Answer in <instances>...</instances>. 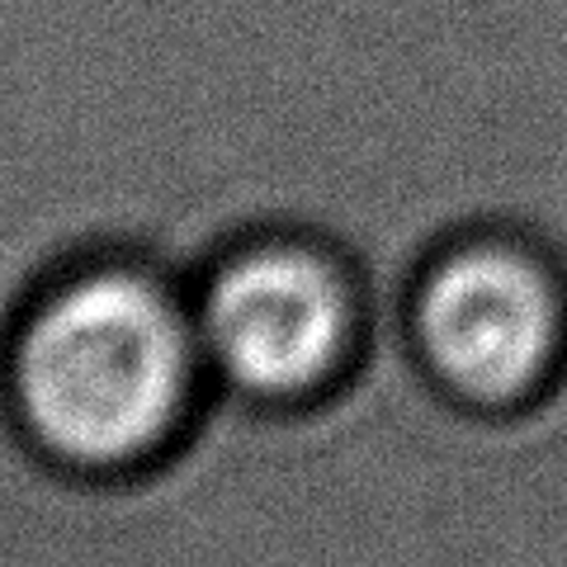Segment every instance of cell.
Returning <instances> with one entry per match:
<instances>
[{"instance_id": "cell-1", "label": "cell", "mask_w": 567, "mask_h": 567, "mask_svg": "<svg viewBox=\"0 0 567 567\" xmlns=\"http://www.w3.org/2000/svg\"><path fill=\"white\" fill-rule=\"evenodd\" d=\"M194 312L137 265H95L33 303L10 388L39 450L71 468H123L166 445L204 374Z\"/></svg>"}, {"instance_id": "cell-2", "label": "cell", "mask_w": 567, "mask_h": 567, "mask_svg": "<svg viewBox=\"0 0 567 567\" xmlns=\"http://www.w3.org/2000/svg\"><path fill=\"white\" fill-rule=\"evenodd\" d=\"M412 331L421 360L454 398L516 406L563 360V284L516 241H468L421 275Z\"/></svg>"}, {"instance_id": "cell-3", "label": "cell", "mask_w": 567, "mask_h": 567, "mask_svg": "<svg viewBox=\"0 0 567 567\" xmlns=\"http://www.w3.org/2000/svg\"><path fill=\"white\" fill-rule=\"evenodd\" d=\"M204 360L256 402H298L346 364L360 327L341 265L298 241L237 251L208 275L199 308Z\"/></svg>"}]
</instances>
